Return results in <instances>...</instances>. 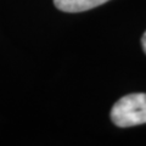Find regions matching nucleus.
Here are the masks:
<instances>
[{"instance_id": "nucleus-1", "label": "nucleus", "mask_w": 146, "mask_h": 146, "mask_svg": "<svg viewBox=\"0 0 146 146\" xmlns=\"http://www.w3.org/2000/svg\"><path fill=\"white\" fill-rule=\"evenodd\" d=\"M111 119L117 127L128 128L146 123V94L135 93L121 98L111 110Z\"/></svg>"}, {"instance_id": "nucleus-2", "label": "nucleus", "mask_w": 146, "mask_h": 146, "mask_svg": "<svg viewBox=\"0 0 146 146\" xmlns=\"http://www.w3.org/2000/svg\"><path fill=\"white\" fill-rule=\"evenodd\" d=\"M107 1L110 0H54V4L63 12H83Z\"/></svg>"}, {"instance_id": "nucleus-3", "label": "nucleus", "mask_w": 146, "mask_h": 146, "mask_svg": "<svg viewBox=\"0 0 146 146\" xmlns=\"http://www.w3.org/2000/svg\"><path fill=\"white\" fill-rule=\"evenodd\" d=\"M141 45H143V49H144V51L146 54V32L143 34V38H141Z\"/></svg>"}]
</instances>
